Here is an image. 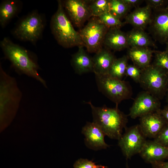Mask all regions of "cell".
Listing matches in <instances>:
<instances>
[{
  "label": "cell",
  "mask_w": 168,
  "mask_h": 168,
  "mask_svg": "<svg viewBox=\"0 0 168 168\" xmlns=\"http://www.w3.org/2000/svg\"><path fill=\"white\" fill-rule=\"evenodd\" d=\"M132 8L122 0H110V12L120 20L125 18Z\"/></svg>",
  "instance_id": "cell-24"
},
{
  "label": "cell",
  "mask_w": 168,
  "mask_h": 168,
  "mask_svg": "<svg viewBox=\"0 0 168 168\" xmlns=\"http://www.w3.org/2000/svg\"><path fill=\"white\" fill-rule=\"evenodd\" d=\"M82 133L85 136V143L88 148L97 151L109 147L105 141V135L93 122H87L82 128Z\"/></svg>",
  "instance_id": "cell-14"
},
{
  "label": "cell",
  "mask_w": 168,
  "mask_h": 168,
  "mask_svg": "<svg viewBox=\"0 0 168 168\" xmlns=\"http://www.w3.org/2000/svg\"><path fill=\"white\" fill-rule=\"evenodd\" d=\"M91 109L93 122L96 124L105 135L111 139L119 140L123 130L126 128L127 116L120 111L118 106L110 108L106 106L96 107L91 102H86Z\"/></svg>",
  "instance_id": "cell-2"
},
{
  "label": "cell",
  "mask_w": 168,
  "mask_h": 168,
  "mask_svg": "<svg viewBox=\"0 0 168 168\" xmlns=\"http://www.w3.org/2000/svg\"><path fill=\"white\" fill-rule=\"evenodd\" d=\"M154 140L168 148V124H166Z\"/></svg>",
  "instance_id": "cell-30"
},
{
  "label": "cell",
  "mask_w": 168,
  "mask_h": 168,
  "mask_svg": "<svg viewBox=\"0 0 168 168\" xmlns=\"http://www.w3.org/2000/svg\"><path fill=\"white\" fill-rule=\"evenodd\" d=\"M74 168H108L106 166L97 165L92 161L80 158L76 161L73 165Z\"/></svg>",
  "instance_id": "cell-29"
},
{
  "label": "cell",
  "mask_w": 168,
  "mask_h": 168,
  "mask_svg": "<svg viewBox=\"0 0 168 168\" xmlns=\"http://www.w3.org/2000/svg\"><path fill=\"white\" fill-rule=\"evenodd\" d=\"M0 44L5 57L18 73L32 77L47 87L45 81L38 72V63L28 51L6 37L1 41Z\"/></svg>",
  "instance_id": "cell-1"
},
{
  "label": "cell",
  "mask_w": 168,
  "mask_h": 168,
  "mask_svg": "<svg viewBox=\"0 0 168 168\" xmlns=\"http://www.w3.org/2000/svg\"><path fill=\"white\" fill-rule=\"evenodd\" d=\"M57 9L50 23L51 31L59 45L66 48L84 46L80 33L74 29L65 12L62 2L58 0Z\"/></svg>",
  "instance_id": "cell-4"
},
{
  "label": "cell",
  "mask_w": 168,
  "mask_h": 168,
  "mask_svg": "<svg viewBox=\"0 0 168 168\" xmlns=\"http://www.w3.org/2000/svg\"><path fill=\"white\" fill-rule=\"evenodd\" d=\"M149 31L156 40L161 44L168 40V6L152 11Z\"/></svg>",
  "instance_id": "cell-12"
},
{
  "label": "cell",
  "mask_w": 168,
  "mask_h": 168,
  "mask_svg": "<svg viewBox=\"0 0 168 168\" xmlns=\"http://www.w3.org/2000/svg\"><path fill=\"white\" fill-rule=\"evenodd\" d=\"M89 2V7L92 16L98 17L110 12V0H96L91 1Z\"/></svg>",
  "instance_id": "cell-25"
},
{
  "label": "cell",
  "mask_w": 168,
  "mask_h": 168,
  "mask_svg": "<svg viewBox=\"0 0 168 168\" xmlns=\"http://www.w3.org/2000/svg\"><path fill=\"white\" fill-rule=\"evenodd\" d=\"M128 58L127 55L116 58L113 63L108 75L113 77L122 80L125 75Z\"/></svg>",
  "instance_id": "cell-23"
},
{
  "label": "cell",
  "mask_w": 168,
  "mask_h": 168,
  "mask_svg": "<svg viewBox=\"0 0 168 168\" xmlns=\"http://www.w3.org/2000/svg\"><path fill=\"white\" fill-rule=\"evenodd\" d=\"M159 112L164 119L167 124H168V106L159 110Z\"/></svg>",
  "instance_id": "cell-34"
},
{
  "label": "cell",
  "mask_w": 168,
  "mask_h": 168,
  "mask_svg": "<svg viewBox=\"0 0 168 168\" xmlns=\"http://www.w3.org/2000/svg\"><path fill=\"white\" fill-rule=\"evenodd\" d=\"M152 11L148 5L136 8L124 18V22L131 25L133 28L144 30L150 24Z\"/></svg>",
  "instance_id": "cell-16"
},
{
  "label": "cell",
  "mask_w": 168,
  "mask_h": 168,
  "mask_svg": "<svg viewBox=\"0 0 168 168\" xmlns=\"http://www.w3.org/2000/svg\"><path fill=\"white\" fill-rule=\"evenodd\" d=\"M154 54L155 59L153 64L168 71V53L165 50H155Z\"/></svg>",
  "instance_id": "cell-27"
},
{
  "label": "cell",
  "mask_w": 168,
  "mask_h": 168,
  "mask_svg": "<svg viewBox=\"0 0 168 168\" xmlns=\"http://www.w3.org/2000/svg\"><path fill=\"white\" fill-rule=\"evenodd\" d=\"M95 77L99 91L116 106L123 100L131 97L132 89L128 82L108 75H95Z\"/></svg>",
  "instance_id": "cell-7"
},
{
  "label": "cell",
  "mask_w": 168,
  "mask_h": 168,
  "mask_svg": "<svg viewBox=\"0 0 168 168\" xmlns=\"http://www.w3.org/2000/svg\"><path fill=\"white\" fill-rule=\"evenodd\" d=\"M128 49L127 56L133 65L142 69L151 64L155 50L149 47H129Z\"/></svg>",
  "instance_id": "cell-20"
},
{
  "label": "cell",
  "mask_w": 168,
  "mask_h": 168,
  "mask_svg": "<svg viewBox=\"0 0 168 168\" xmlns=\"http://www.w3.org/2000/svg\"><path fill=\"white\" fill-rule=\"evenodd\" d=\"M166 48L165 51L168 53V40L166 43Z\"/></svg>",
  "instance_id": "cell-35"
},
{
  "label": "cell",
  "mask_w": 168,
  "mask_h": 168,
  "mask_svg": "<svg viewBox=\"0 0 168 168\" xmlns=\"http://www.w3.org/2000/svg\"><path fill=\"white\" fill-rule=\"evenodd\" d=\"M107 49L120 51L129 47L127 33L120 28H110L104 38L103 46Z\"/></svg>",
  "instance_id": "cell-17"
},
{
  "label": "cell",
  "mask_w": 168,
  "mask_h": 168,
  "mask_svg": "<svg viewBox=\"0 0 168 168\" xmlns=\"http://www.w3.org/2000/svg\"><path fill=\"white\" fill-rule=\"evenodd\" d=\"M142 69L134 65H128L126 69L125 75L130 77L136 83L140 81Z\"/></svg>",
  "instance_id": "cell-28"
},
{
  "label": "cell",
  "mask_w": 168,
  "mask_h": 168,
  "mask_svg": "<svg viewBox=\"0 0 168 168\" xmlns=\"http://www.w3.org/2000/svg\"><path fill=\"white\" fill-rule=\"evenodd\" d=\"M44 16L36 10L21 18L12 31L16 39L33 44L41 39L45 26Z\"/></svg>",
  "instance_id": "cell-5"
},
{
  "label": "cell",
  "mask_w": 168,
  "mask_h": 168,
  "mask_svg": "<svg viewBox=\"0 0 168 168\" xmlns=\"http://www.w3.org/2000/svg\"><path fill=\"white\" fill-rule=\"evenodd\" d=\"M139 83L146 91L160 99L167 90L168 71L151 64L142 69Z\"/></svg>",
  "instance_id": "cell-6"
},
{
  "label": "cell",
  "mask_w": 168,
  "mask_h": 168,
  "mask_svg": "<svg viewBox=\"0 0 168 168\" xmlns=\"http://www.w3.org/2000/svg\"><path fill=\"white\" fill-rule=\"evenodd\" d=\"M126 167L127 168H129V166H128V165L127 163H126Z\"/></svg>",
  "instance_id": "cell-37"
},
{
  "label": "cell",
  "mask_w": 168,
  "mask_h": 168,
  "mask_svg": "<svg viewBox=\"0 0 168 168\" xmlns=\"http://www.w3.org/2000/svg\"><path fill=\"white\" fill-rule=\"evenodd\" d=\"M110 50L103 47L92 58L93 72L95 75H108L111 67L116 58Z\"/></svg>",
  "instance_id": "cell-18"
},
{
  "label": "cell",
  "mask_w": 168,
  "mask_h": 168,
  "mask_svg": "<svg viewBox=\"0 0 168 168\" xmlns=\"http://www.w3.org/2000/svg\"><path fill=\"white\" fill-rule=\"evenodd\" d=\"M139 125L126 129L125 133L119 139L118 145L127 159L139 153L146 140Z\"/></svg>",
  "instance_id": "cell-9"
},
{
  "label": "cell",
  "mask_w": 168,
  "mask_h": 168,
  "mask_svg": "<svg viewBox=\"0 0 168 168\" xmlns=\"http://www.w3.org/2000/svg\"><path fill=\"white\" fill-rule=\"evenodd\" d=\"M126 4L132 8L133 7H138L144 1L141 0H122Z\"/></svg>",
  "instance_id": "cell-33"
},
{
  "label": "cell",
  "mask_w": 168,
  "mask_h": 168,
  "mask_svg": "<svg viewBox=\"0 0 168 168\" xmlns=\"http://www.w3.org/2000/svg\"><path fill=\"white\" fill-rule=\"evenodd\" d=\"M146 5L149 6L153 11L158 10L168 6V0H145Z\"/></svg>",
  "instance_id": "cell-31"
},
{
  "label": "cell",
  "mask_w": 168,
  "mask_h": 168,
  "mask_svg": "<svg viewBox=\"0 0 168 168\" xmlns=\"http://www.w3.org/2000/svg\"><path fill=\"white\" fill-rule=\"evenodd\" d=\"M89 2V1L67 0L63 3L69 19L76 26L81 27L92 17Z\"/></svg>",
  "instance_id": "cell-11"
},
{
  "label": "cell",
  "mask_w": 168,
  "mask_h": 168,
  "mask_svg": "<svg viewBox=\"0 0 168 168\" xmlns=\"http://www.w3.org/2000/svg\"><path fill=\"white\" fill-rule=\"evenodd\" d=\"M127 34L129 47H156L151 37L144 30L133 28Z\"/></svg>",
  "instance_id": "cell-22"
},
{
  "label": "cell",
  "mask_w": 168,
  "mask_h": 168,
  "mask_svg": "<svg viewBox=\"0 0 168 168\" xmlns=\"http://www.w3.org/2000/svg\"><path fill=\"white\" fill-rule=\"evenodd\" d=\"M109 28L98 17L92 16L79 32L84 46L90 53H96L103 48L105 35Z\"/></svg>",
  "instance_id": "cell-8"
},
{
  "label": "cell",
  "mask_w": 168,
  "mask_h": 168,
  "mask_svg": "<svg viewBox=\"0 0 168 168\" xmlns=\"http://www.w3.org/2000/svg\"><path fill=\"white\" fill-rule=\"evenodd\" d=\"M84 46H79L77 51L72 56V65L79 74L93 72V58L86 52Z\"/></svg>",
  "instance_id": "cell-19"
},
{
  "label": "cell",
  "mask_w": 168,
  "mask_h": 168,
  "mask_svg": "<svg viewBox=\"0 0 168 168\" xmlns=\"http://www.w3.org/2000/svg\"><path fill=\"white\" fill-rule=\"evenodd\" d=\"M22 94L16 79L0 66V109L2 123L9 122L18 107Z\"/></svg>",
  "instance_id": "cell-3"
},
{
  "label": "cell",
  "mask_w": 168,
  "mask_h": 168,
  "mask_svg": "<svg viewBox=\"0 0 168 168\" xmlns=\"http://www.w3.org/2000/svg\"><path fill=\"white\" fill-rule=\"evenodd\" d=\"M159 99L146 91L140 92L135 98L130 109L129 115L135 119L160 110Z\"/></svg>",
  "instance_id": "cell-10"
},
{
  "label": "cell",
  "mask_w": 168,
  "mask_h": 168,
  "mask_svg": "<svg viewBox=\"0 0 168 168\" xmlns=\"http://www.w3.org/2000/svg\"><path fill=\"white\" fill-rule=\"evenodd\" d=\"M140 129L146 137L155 138L167 123L159 110L140 118Z\"/></svg>",
  "instance_id": "cell-13"
},
{
  "label": "cell",
  "mask_w": 168,
  "mask_h": 168,
  "mask_svg": "<svg viewBox=\"0 0 168 168\" xmlns=\"http://www.w3.org/2000/svg\"><path fill=\"white\" fill-rule=\"evenodd\" d=\"M100 20L109 28H120L125 24L110 12L105 13L98 17Z\"/></svg>",
  "instance_id": "cell-26"
},
{
  "label": "cell",
  "mask_w": 168,
  "mask_h": 168,
  "mask_svg": "<svg viewBox=\"0 0 168 168\" xmlns=\"http://www.w3.org/2000/svg\"><path fill=\"white\" fill-rule=\"evenodd\" d=\"M147 162L168 159V148L154 140L146 141L139 153Z\"/></svg>",
  "instance_id": "cell-15"
},
{
  "label": "cell",
  "mask_w": 168,
  "mask_h": 168,
  "mask_svg": "<svg viewBox=\"0 0 168 168\" xmlns=\"http://www.w3.org/2000/svg\"><path fill=\"white\" fill-rule=\"evenodd\" d=\"M22 4L17 0H5L0 5V25L4 28L20 11Z\"/></svg>",
  "instance_id": "cell-21"
},
{
  "label": "cell",
  "mask_w": 168,
  "mask_h": 168,
  "mask_svg": "<svg viewBox=\"0 0 168 168\" xmlns=\"http://www.w3.org/2000/svg\"><path fill=\"white\" fill-rule=\"evenodd\" d=\"M167 103H168V92L167 93Z\"/></svg>",
  "instance_id": "cell-36"
},
{
  "label": "cell",
  "mask_w": 168,
  "mask_h": 168,
  "mask_svg": "<svg viewBox=\"0 0 168 168\" xmlns=\"http://www.w3.org/2000/svg\"><path fill=\"white\" fill-rule=\"evenodd\" d=\"M152 168H168V161H155L150 163Z\"/></svg>",
  "instance_id": "cell-32"
}]
</instances>
